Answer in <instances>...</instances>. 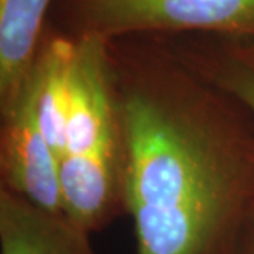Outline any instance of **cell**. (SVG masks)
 Returning <instances> with one entry per match:
<instances>
[{
    "instance_id": "cell-7",
    "label": "cell",
    "mask_w": 254,
    "mask_h": 254,
    "mask_svg": "<svg viewBox=\"0 0 254 254\" xmlns=\"http://www.w3.org/2000/svg\"><path fill=\"white\" fill-rule=\"evenodd\" d=\"M75 48V37L54 36L43 40L27 79L38 123L58 160L65 143Z\"/></svg>"
},
{
    "instance_id": "cell-1",
    "label": "cell",
    "mask_w": 254,
    "mask_h": 254,
    "mask_svg": "<svg viewBox=\"0 0 254 254\" xmlns=\"http://www.w3.org/2000/svg\"><path fill=\"white\" fill-rule=\"evenodd\" d=\"M110 55L137 254H229L254 206L253 120L177 54Z\"/></svg>"
},
{
    "instance_id": "cell-3",
    "label": "cell",
    "mask_w": 254,
    "mask_h": 254,
    "mask_svg": "<svg viewBox=\"0 0 254 254\" xmlns=\"http://www.w3.org/2000/svg\"><path fill=\"white\" fill-rule=\"evenodd\" d=\"M71 10L78 34L108 40L170 31L254 36V0H71Z\"/></svg>"
},
{
    "instance_id": "cell-8",
    "label": "cell",
    "mask_w": 254,
    "mask_h": 254,
    "mask_svg": "<svg viewBox=\"0 0 254 254\" xmlns=\"http://www.w3.org/2000/svg\"><path fill=\"white\" fill-rule=\"evenodd\" d=\"M178 57L202 78L232 96L254 123V50L226 47Z\"/></svg>"
},
{
    "instance_id": "cell-2",
    "label": "cell",
    "mask_w": 254,
    "mask_h": 254,
    "mask_svg": "<svg viewBox=\"0 0 254 254\" xmlns=\"http://www.w3.org/2000/svg\"><path fill=\"white\" fill-rule=\"evenodd\" d=\"M71 102L60 157L64 212L86 226L109 222L123 206L125 150L110 40L75 36Z\"/></svg>"
},
{
    "instance_id": "cell-6",
    "label": "cell",
    "mask_w": 254,
    "mask_h": 254,
    "mask_svg": "<svg viewBox=\"0 0 254 254\" xmlns=\"http://www.w3.org/2000/svg\"><path fill=\"white\" fill-rule=\"evenodd\" d=\"M51 3L0 0V116L9 113L27 83Z\"/></svg>"
},
{
    "instance_id": "cell-9",
    "label": "cell",
    "mask_w": 254,
    "mask_h": 254,
    "mask_svg": "<svg viewBox=\"0 0 254 254\" xmlns=\"http://www.w3.org/2000/svg\"><path fill=\"white\" fill-rule=\"evenodd\" d=\"M229 254H254V206L239 229Z\"/></svg>"
},
{
    "instance_id": "cell-5",
    "label": "cell",
    "mask_w": 254,
    "mask_h": 254,
    "mask_svg": "<svg viewBox=\"0 0 254 254\" xmlns=\"http://www.w3.org/2000/svg\"><path fill=\"white\" fill-rule=\"evenodd\" d=\"M0 254H95L89 233L0 188Z\"/></svg>"
},
{
    "instance_id": "cell-4",
    "label": "cell",
    "mask_w": 254,
    "mask_h": 254,
    "mask_svg": "<svg viewBox=\"0 0 254 254\" xmlns=\"http://www.w3.org/2000/svg\"><path fill=\"white\" fill-rule=\"evenodd\" d=\"M0 134L1 187L37 208L63 212L60 160L38 123L28 83L1 116Z\"/></svg>"
}]
</instances>
